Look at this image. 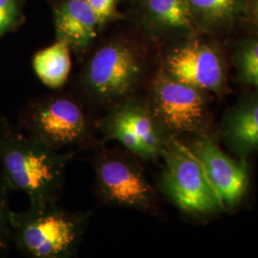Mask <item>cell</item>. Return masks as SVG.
Masks as SVG:
<instances>
[{
    "mask_svg": "<svg viewBox=\"0 0 258 258\" xmlns=\"http://www.w3.org/2000/svg\"><path fill=\"white\" fill-rule=\"evenodd\" d=\"M74 152L55 150L0 119L1 176L10 190L26 194L30 204L56 203Z\"/></svg>",
    "mask_w": 258,
    "mask_h": 258,
    "instance_id": "cell-1",
    "label": "cell"
},
{
    "mask_svg": "<svg viewBox=\"0 0 258 258\" xmlns=\"http://www.w3.org/2000/svg\"><path fill=\"white\" fill-rule=\"evenodd\" d=\"M89 215L71 212L56 203L30 204L27 210L12 212L13 244L25 256H74L83 240Z\"/></svg>",
    "mask_w": 258,
    "mask_h": 258,
    "instance_id": "cell-2",
    "label": "cell"
},
{
    "mask_svg": "<svg viewBox=\"0 0 258 258\" xmlns=\"http://www.w3.org/2000/svg\"><path fill=\"white\" fill-rule=\"evenodd\" d=\"M19 120L29 136L55 150L90 145L97 130L81 102L68 96H48L29 102Z\"/></svg>",
    "mask_w": 258,
    "mask_h": 258,
    "instance_id": "cell-3",
    "label": "cell"
},
{
    "mask_svg": "<svg viewBox=\"0 0 258 258\" xmlns=\"http://www.w3.org/2000/svg\"><path fill=\"white\" fill-rule=\"evenodd\" d=\"M161 156L165 163L162 188L180 211L203 215L224 209L201 161L188 146L169 135Z\"/></svg>",
    "mask_w": 258,
    "mask_h": 258,
    "instance_id": "cell-4",
    "label": "cell"
},
{
    "mask_svg": "<svg viewBox=\"0 0 258 258\" xmlns=\"http://www.w3.org/2000/svg\"><path fill=\"white\" fill-rule=\"evenodd\" d=\"M142 72L137 51L125 41L113 40L100 47L87 62L84 89L91 100L108 109L131 97Z\"/></svg>",
    "mask_w": 258,
    "mask_h": 258,
    "instance_id": "cell-5",
    "label": "cell"
},
{
    "mask_svg": "<svg viewBox=\"0 0 258 258\" xmlns=\"http://www.w3.org/2000/svg\"><path fill=\"white\" fill-rule=\"evenodd\" d=\"M96 127L104 141H116L126 151L143 159L161 156L169 136L149 104L132 96L108 108Z\"/></svg>",
    "mask_w": 258,
    "mask_h": 258,
    "instance_id": "cell-6",
    "label": "cell"
},
{
    "mask_svg": "<svg viewBox=\"0 0 258 258\" xmlns=\"http://www.w3.org/2000/svg\"><path fill=\"white\" fill-rule=\"evenodd\" d=\"M129 152L102 150L94 158L95 185L103 203L148 211L154 205V191Z\"/></svg>",
    "mask_w": 258,
    "mask_h": 258,
    "instance_id": "cell-7",
    "label": "cell"
},
{
    "mask_svg": "<svg viewBox=\"0 0 258 258\" xmlns=\"http://www.w3.org/2000/svg\"><path fill=\"white\" fill-rule=\"evenodd\" d=\"M203 92L160 70L153 80L148 104L167 135L201 133L207 120Z\"/></svg>",
    "mask_w": 258,
    "mask_h": 258,
    "instance_id": "cell-8",
    "label": "cell"
},
{
    "mask_svg": "<svg viewBox=\"0 0 258 258\" xmlns=\"http://www.w3.org/2000/svg\"><path fill=\"white\" fill-rule=\"evenodd\" d=\"M188 147L201 161L224 209L233 208L239 203L247 194L249 185L246 160L236 161L228 156L207 136H200Z\"/></svg>",
    "mask_w": 258,
    "mask_h": 258,
    "instance_id": "cell-9",
    "label": "cell"
},
{
    "mask_svg": "<svg viewBox=\"0 0 258 258\" xmlns=\"http://www.w3.org/2000/svg\"><path fill=\"white\" fill-rule=\"evenodd\" d=\"M167 74L202 91H221L225 70L221 56L212 47L200 41L187 42L166 55Z\"/></svg>",
    "mask_w": 258,
    "mask_h": 258,
    "instance_id": "cell-10",
    "label": "cell"
},
{
    "mask_svg": "<svg viewBox=\"0 0 258 258\" xmlns=\"http://www.w3.org/2000/svg\"><path fill=\"white\" fill-rule=\"evenodd\" d=\"M56 39L78 54L91 46L101 29L97 16L84 0H61L54 9Z\"/></svg>",
    "mask_w": 258,
    "mask_h": 258,
    "instance_id": "cell-11",
    "label": "cell"
},
{
    "mask_svg": "<svg viewBox=\"0 0 258 258\" xmlns=\"http://www.w3.org/2000/svg\"><path fill=\"white\" fill-rule=\"evenodd\" d=\"M222 134L236 155L245 157L258 152V96L232 108L223 122Z\"/></svg>",
    "mask_w": 258,
    "mask_h": 258,
    "instance_id": "cell-12",
    "label": "cell"
},
{
    "mask_svg": "<svg viewBox=\"0 0 258 258\" xmlns=\"http://www.w3.org/2000/svg\"><path fill=\"white\" fill-rule=\"evenodd\" d=\"M33 69L37 79L51 89H59L71 72V47L63 40L37 52L33 57Z\"/></svg>",
    "mask_w": 258,
    "mask_h": 258,
    "instance_id": "cell-13",
    "label": "cell"
},
{
    "mask_svg": "<svg viewBox=\"0 0 258 258\" xmlns=\"http://www.w3.org/2000/svg\"><path fill=\"white\" fill-rule=\"evenodd\" d=\"M148 17L158 26L171 30L192 27L194 14L188 0H145Z\"/></svg>",
    "mask_w": 258,
    "mask_h": 258,
    "instance_id": "cell-14",
    "label": "cell"
},
{
    "mask_svg": "<svg viewBox=\"0 0 258 258\" xmlns=\"http://www.w3.org/2000/svg\"><path fill=\"white\" fill-rule=\"evenodd\" d=\"M188 3L194 16L210 22L231 19L238 7V0H188Z\"/></svg>",
    "mask_w": 258,
    "mask_h": 258,
    "instance_id": "cell-15",
    "label": "cell"
},
{
    "mask_svg": "<svg viewBox=\"0 0 258 258\" xmlns=\"http://www.w3.org/2000/svg\"><path fill=\"white\" fill-rule=\"evenodd\" d=\"M235 64L241 79L258 89V38L247 40L239 47Z\"/></svg>",
    "mask_w": 258,
    "mask_h": 258,
    "instance_id": "cell-16",
    "label": "cell"
},
{
    "mask_svg": "<svg viewBox=\"0 0 258 258\" xmlns=\"http://www.w3.org/2000/svg\"><path fill=\"white\" fill-rule=\"evenodd\" d=\"M25 3L26 0H0V40L23 23Z\"/></svg>",
    "mask_w": 258,
    "mask_h": 258,
    "instance_id": "cell-17",
    "label": "cell"
},
{
    "mask_svg": "<svg viewBox=\"0 0 258 258\" xmlns=\"http://www.w3.org/2000/svg\"><path fill=\"white\" fill-rule=\"evenodd\" d=\"M10 190L6 182L0 174V255L8 253L10 247L13 244V231L11 225V214L10 209Z\"/></svg>",
    "mask_w": 258,
    "mask_h": 258,
    "instance_id": "cell-18",
    "label": "cell"
},
{
    "mask_svg": "<svg viewBox=\"0 0 258 258\" xmlns=\"http://www.w3.org/2000/svg\"><path fill=\"white\" fill-rule=\"evenodd\" d=\"M93 10L101 28L117 16L118 0H84Z\"/></svg>",
    "mask_w": 258,
    "mask_h": 258,
    "instance_id": "cell-19",
    "label": "cell"
},
{
    "mask_svg": "<svg viewBox=\"0 0 258 258\" xmlns=\"http://www.w3.org/2000/svg\"><path fill=\"white\" fill-rule=\"evenodd\" d=\"M249 11L251 19L258 25V0H251L249 5Z\"/></svg>",
    "mask_w": 258,
    "mask_h": 258,
    "instance_id": "cell-20",
    "label": "cell"
}]
</instances>
